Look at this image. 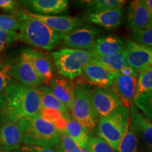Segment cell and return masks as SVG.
<instances>
[{
	"mask_svg": "<svg viewBox=\"0 0 152 152\" xmlns=\"http://www.w3.org/2000/svg\"><path fill=\"white\" fill-rule=\"evenodd\" d=\"M40 110V96L37 89L12 80L0 95V114L7 121L18 123L38 115Z\"/></svg>",
	"mask_w": 152,
	"mask_h": 152,
	"instance_id": "cell-1",
	"label": "cell"
},
{
	"mask_svg": "<svg viewBox=\"0 0 152 152\" xmlns=\"http://www.w3.org/2000/svg\"><path fill=\"white\" fill-rule=\"evenodd\" d=\"M22 134V143L55 149L60 143L62 133L54 123L38 114L18 122Z\"/></svg>",
	"mask_w": 152,
	"mask_h": 152,
	"instance_id": "cell-2",
	"label": "cell"
},
{
	"mask_svg": "<svg viewBox=\"0 0 152 152\" xmlns=\"http://www.w3.org/2000/svg\"><path fill=\"white\" fill-rule=\"evenodd\" d=\"M20 18V39L30 46L51 51L62 43L66 34L58 33L36 19L17 14Z\"/></svg>",
	"mask_w": 152,
	"mask_h": 152,
	"instance_id": "cell-3",
	"label": "cell"
},
{
	"mask_svg": "<svg viewBox=\"0 0 152 152\" xmlns=\"http://www.w3.org/2000/svg\"><path fill=\"white\" fill-rule=\"evenodd\" d=\"M130 123V109L124 105L98 121L97 134L115 151Z\"/></svg>",
	"mask_w": 152,
	"mask_h": 152,
	"instance_id": "cell-4",
	"label": "cell"
},
{
	"mask_svg": "<svg viewBox=\"0 0 152 152\" xmlns=\"http://www.w3.org/2000/svg\"><path fill=\"white\" fill-rule=\"evenodd\" d=\"M71 117L90 134L98 123V117L91 99V90L85 86H75V98L70 108Z\"/></svg>",
	"mask_w": 152,
	"mask_h": 152,
	"instance_id": "cell-5",
	"label": "cell"
},
{
	"mask_svg": "<svg viewBox=\"0 0 152 152\" xmlns=\"http://www.w3.org/2000/svg\"><path fill=\"white\" fill-rule=\"evenodd\" d=\"M101 31L95 26H80L66 34L62 44L68 49L90 51Z\"/></svg>",
	"mask_w": 152,
	"mask_h": 152,
	"instance_id": "cell-6",
	"label": "cell"
},
{
	"mask_svg": "<svg viewBox=\"0 0 152 152\" xmlns=\"http://www.w3.org/2000/svg\"><path fill=\"white\" fill-rule=\"evenodd\" d=\"M10 75L15 82L25 87L37 89L42 84L32 64L23 52L11 64Z\"/></svg>",
	"mask_w": 152,
	"mask_h": 152,
	"instance_id": "cell-7",
	"label": "cell"
},
{
	"mask_svg": "<svg viewBox=\"0 0 152 152\" xmlns=\"http://www.w3.org/2000/svg\"><path fill=\"white\" fill-rule=\"evenodd\" d=\"M51 57L58 74L62 77L73 80L83 75V66L70 49L53 52L51 53Z\"/></svg>",
	"mask_w": 152,
	"mask_h": 152,
	"instance_id": "cell-8",
	"label": "cell"
},
{
	"mask_svg": "<svg viewBox=\"0 0 152 152\" xmlns=\"http://www.w3.org/2000/svg\"><path fill=\"white\" fill-rule=\"evenodd\" d=\"M127 64L140 73L152 66V48L128 39L123 51Z\"/></svg>",
	"mask_w": 152,
	"mask_h": 152,
	"instance_id": "cell-9",
	"label": "cell"
},
{
	"mask_svg": "<svg viewBox=\"0 0 152 152\" xmlns=\"http://www.w3.org/2000/svg\"><path fill=\"white\" fill-rule=\"evenodd\" d=\"M91 99L99 118L106 116L123 105L121 100L111 87H95L91 90Z\"/></svg>",
	"mask_w": 152,
	"mask_h": 152,
	"instance_id": "cell-10",
	"label": "cell"
},
{
	"mask_svg": "<svg viewBox=\"0 0 152 152\" xmlns=\"http://www.w3.org/2000/svg\"><path fill=\"white\" fill-rule=\"evenodd\" d=\"M20 13L23 16L36 19L42 22L48 27L58 33L67 34L77 28L84 26L83 18L71 16H47V15L35 14L29 11H21Z\"/></svg>",
	"mask_w": 152,
	"mask_h": 152,
	"instance_id": "cell-11",
	"label": "cell"
},
{
	"mask_svg": "<svg viewBox=\"0 0 152 152\" xmlns=\"http://www.w3.org/2000/svg\"><path fill=\"white\" fill-rule=\"evenodd\" d=\"M22 52L29 59L42 82L49 85L54 77L55 72V66L50 57L45 53L30 48Z\"/></svg>",
	"mask_w": 152,
	"mask_h": 152,
	"instance_id": "cell-12",
	"label": "cell"
},
{
	"mask_svg": "<svg viewBox=\"0 0 152 152\" xmlns=\"http://www.w3.org/2000/svg\"><path fill=\"white\" fill-rule=\"evenodd\" d=\"M126 25L131 31L144 29L151 26L152 14L144 0H134L129 4Z\"/></svg>",
	"mask_w": 152,
	"mask_h": 152,
	"instance_id": "cell-13",
	"label": "cell"
},
{
	"mask_svg": "<svg viewBox=\"0 0 152 152\" xmlns=\"http://www.w3.org/2000/svg\"><path fill=\"white\" fill-rule=\"evenodd\" d=\"M117 73L95 62L83 68V75L87 83L101 88H109L113 86Z\"/></svg>",
	"mask_w": 152,
	"mask_h": 152,
	"instance_id": "cell-14",
	"label": "cell"
},
{
	"mask_svg": "<svg viewBox=\"0 0 152 152\" xmlns=\"http://www.w3.org/2000/svg\"><path fill=\"white\" fill-rule=\"evenodd\" d=\"M124 12V7H121L99 13H87L82 18L84 22L97 25L108 30H113L122 23Z\"/></svg>",
	"mask_w": 152,
	"mask_h": 152,
	"instance_id": "cell-15",
	"label": "cell"
},
{
	"mask_svg": "<svg viewBox=\"0 0 152 152\" xmlns=\"http://www.w3.org/2000/svg\"><path fill=\"white\" fill-rule=\"evenodd\" d=\"M137 76L125 75L118 73L111 88L115 91L124 105L130 109L137 92Z\"/></svg>",
	"mask_w": 152,
	"mask_h": 152,
	"instance_id": "cell-16",
	"label": "cell"
},
{
	"mask_svg": "<svg viewBox=\"0 0 152 152\" xmlns=\"http://www.w3.org/2000/svg\"><path fill=\"white\" fill-rule=\"evenodd\" d=\"M20 2L33 14L47 16H54L68 9L66 0H25Z\"/></svg>",
	"mask_w": 152,
	"mask_h": 152,
	"instance_id": "cell-17",
	"label": "cell"
},
{
	"mask_svg": "<svg viewBox=\"0 0 152 152\" xmlns=\"http://www.w3.org/2000/svg\"><path fill=\"white\" fill-rule=\"evenodd\" d=\"M130 125L136 134L141 137L150 152H152V122L132 104L130 107Z\"/></svg>",
	"mask_w": 152,
	"mask_h": 152,
	"instance_id": "cell-18",
	"label": "cell"
},
{
	"mask_svg": "<svg viewBox=\"0 0 152 152\" xmlns=\"http://www.w3.org/2000/svg\"><path fill=\"white\" fill-rule=\"evenodd\" d=\"M52 94L61 102L69 111L75 98V85L71 80L62 76H56L49 83Z\"/></svg>",
	"mask_w": 152,
	"mask_h": 152,
	"instance_id": "cell-19",
	"label": "cell"
},
{
	"mask_svg": "<svg viewBox=\"0 0 152 152\" xmlns=\"http://www.w3.org/2000/svg\"><path fill=\"white\" fill-rule=\"evenodd\" d=\"M22 134L18 123L6 121L0 128V149L14 151L21 146Z\"/></svg>",
	"mask_w": 152,
	"mask_h": 152,
	"instance_id": "cell-20",
	"label": "cell"
},
{
	"mask_svg": "<svg viewBox=\"0 0 152 152\" xmlns=\"http://www.w3.org/2000/svg\"><path fill=\"white\" fill-rule=\"evenodd\" d=\"M124 48L122 39L116 36L109 35L97 38L90 52L96 56H108L123 52Z\"/></svg>",
	"mask_w": 152,
	"mask_h": 152,
	"instance_id": "cell-21",
	"label": "cell"
},
{
	"mask_svg": "<svg viewBox=\"0 0 152 152\" xmlns=\"http://www.w3.org/2000/svg\"><path fill=\"white\" fill-rule=\"evenodd\" d=\"M40 96L41 109L52 110L60 112L62 113L66 118L71 117V115L68 112V109L66 106L60 102L50 90L49 87L42 86L37 88Z\"/></svg>",
	"mask_w": 152,
	"mask_h": 152,
	"instance_id": "cell-22",
	"label": "cell"
},
{
	"mask_svg": "<svg viewBox=\"0 0 152 152\" xmlns=\"http://www.w3.org/2000/svg\"><path fill=\"white\" fill-rule=\"evenodd\" d=\"M64 132L73 140L80 149H86L90 136L83 127L71 116L66 119Z\"/></svg>",
	"mask_w": 152,
	"mask_h": 152,
	"instance_id": "cell-23",
	"label": "cell"
},
{
	"mask_svg": "<svg viewBox=\"0 0 152 152\" xmlns=\"http://www.w3.org/2000/svg\"><path fill=\"white\" fill-rule=\"evenodd\" d=\"M80 3L85 6L87 14H90L124 7L126 1L124 0H90L80 1Z\"/></svg>",
	"mask_w": 152,
	"mask_h": 152,
	"instance_id": "cell-24",
	"label": "cell"
},
{
	"mask_svg": "<svg viewBox=\"0 0 152 152\" xmlns=\"http://www.w3.org/2000/svg\"><path fill=\"white\" fill-rule=\"evenodd\" d=\"M94 62L101 64L110 71L115 72V73H120L123 68L128 66L123 52L113 55V56H95Z\"/></svg>",
	"mask_w": 152,
	"mask_h": 152,
	"instance_id": "cell-25",
	"label": "cell"
},
{
	"mask_svg": "<svg viewBox=\"0 0 152 152\" xmlns=\"http://www.w3.org/2000/svg\"><path fill=\"white\" fill-rule=\"evenodd\" d=\"M138 139L137 134L129 123L124 135L120 142L117 152H137Z\"/></svg>",
	"mask_w": 152,
	"mask_h": 152,
	"instance_id": "cell-26",
	"label": "cell"
},
{
	"mask_svg": "<svg viewBox=\"0 0 152 152\" xmlns=\"http://www.w3.org/2000/svg\"><path fill=\"white\" fill-rule=\"evenodd\" d=\"M133 104L144 116L152 122V90L136 95Z\"/></svg>",
	"mask_w": 152,
	"mask_h": 152,
	"instance_id": "cell-27",
	"label": "cell"
},
{
	"mask_svg": "<svg viewBox=\"0 0 152 152\" xmlns=\"http://www.w3.org/2000/svg\"><path fill=\"white\" fill-rule=\"evenodd\" d=\"M152 90V66L145 68L139 73L137 83L136 95ZM135 95V96H136Z\"/></svg>",
	"mask_w": 152,
	"mask_h": 152,
	"instance_id": "cell-28",
	"label": "cell"
},
{
	"mask_svg": "<svg viewBox=\"0 0 152 152\" xmlns=\"http://www.w3.org/2000/svg\"><path fill=\"white\" fill-rule=\"evenodd\" d=\"M130 39L134 42L152 48V25L144 29L131 31Z\"/></svg>",
	"mask_w": 152,
	"mask_h": 152,
	"instance_id": "cell-29",
	"label": "cell"
},
{
	"mask_svg": "<svg viewBox=\"0 0 152 152\" xmlns=\"http://www.w3.org/2000/svg\"><path fill=\"white\" fill-rule=\"evenodd\" d=\"M20 18L18 15L0 14V30L4 31H19Z\"/></svg>",
	"mask_w": 152,
	"mask_h": 152,
	"instance_id": "cell-30",
	"label": "cell"
},
{
	"mask_svg": "<svg viewBox=\"0 0 152 152\" xmlns=\"http://www.w3.org/2000/svg\"><path fill=\"white\" fill-rule=\"evenodd\" d=\"M86 149L89 152H115L105 140L99 137H90Z\"/></svg>",
	"mask_w": 152,
	"mask_h": 152,
	"instance_id": "cell-31",
	"label": "cell"
},
{
	"mask_svg": "<svg viewBox=\"0 0 152 152\" xmlns=\"http://www.w3.org/2000/svg\"><path fill=\"white\" fill-rule=\"evenodd\" d=\"M57 152H80V148L65 132H63L58 147L55 148Z\"/></svg>",
	"mask_w": 152,
	"mask_h": 152,
	"instance_id": "cell-32",
	"label": "cell"
},
{
	"mask_svg": "<svg viewBox=\"0 0 152 152\" xmlns=\"http://www.w3.org/2000/svg\"><path fill=\"white\" fill-rule=\"evenodd\" d=\"M18 39H20V36L17 32L0 30V54Z\"/></svg>",
	"mask_w": 152,
	"mask_h": 152,
	"instance_id": "cell-33",
	"label": "cell"
},
{
	"mask_svg": "<svg viewBox=\"0 0 152 152\" xmlns=\"http://www.w3.org/2000/svg\"><path fill=\"white\" fill-rule=\"evenodd\" d=\"M11 64L0 65V95L2 94L9 83L12 81L10 75Z\"/></svg>",
	"mask_w": 152,
	"mask_h": 152,
	"instance_id": "cell-34",
	"label": "cell"
},
{
	"mask_svg": "<svg viewBox=\"0 0 152 152\" xmlns=\"http://www.w3.org/2000/svg\"><path fill=\"white\" fill-rule=\"evenodd\" d=\"M70 50L72 54L77 58L83 67L94 62L95 55L93 54L90 51L77 50V49H70Z\"/></svg>",
	"mask_w": 152,
	"mask_h": 152,
	"instance_id": "cell-35",
	"label": "cell"
},
{
	"mask_svg": "<svg viewBox=\"0 0 152 152\" xmlns=\"http://www.w3.org/2000/svg\"><path fill=\"white\" fill-rule=\"evenodd\" d=\"M14 152H57L55 149H49V148L37 147V146H32L24 144L20 146L18 149L14 150Z\"/></svg>",
	"mask_w": 152,
	"mask_h": 152,
	"instance_id": "cell-36",
	"label": "cell"
},
{
	"mask_svg": "<svg viewBox=\"0 0 152 152\" xmlns=\"http://www.w3.org/2000/svg\"><path fill=\"white\" fill-rule=\"evenodd\" d=\"M16 1L13 0H0V9L4 11H11L15 9Z\"/></svg>",
	"mask_w": 152,
	"mask_h": 152,
	"instance_id": "cell-37",
	"label": "cell"
},
{
	"mask_svg": "<svg viewBox=\"0 0 152 152\" xmlns=\"http://www.w3.org/2000/svg\"><path fill=\"white\" fill-rule=\"evenodd\" d=\"M120 73L123 74V75H138V73L134 71L133 68L130 67L129 66H127L126 67H125L120 72Z\"/></svg>",
	"mask_w": 152,
	"mask_h": 152,
	"instance_id": "cell-38",
	"label": "cell"
},
{
	"mask_svg": "<svg viewBox=\"0 0 152 152\" xmlns=\"http://www.w3.org/2000/svg\"><path fill=\"white\" fill-rule=\"evenodd\" d=\"M144 2L152 14V0H144Z\"/></svg>",
	"mask_w": 152,
	"mask_h": 152,
	"instance_id": "cell-39",
	"label": "cell"
},
{
	"mask_svg": "<svg viewBox=\"0 0 152 152\" xmlns=\"http://www.w3.org/2000/svg\"><path fill=\"white\" fill-rule=\"evenodd\" d=\"M80 152H89L87 149H80Z\"/></svg>",
	"mask_w": 152,
	"mask_h": 152,
	"instance_id": "cell-40",
	"label": "cell"
},
{
	"mask_svg": "<svg viewBox=\"0 0 152 152\" xmlns=\"http://www.w3.org/2000/svg\"><path fill=\"white\" fill-rule=\"evenodd\" d=\"M0 152H10L9 151H7V150H4V149H0Z\"/></svg>",
	"mask_w": 152,
	"mask_h": 152,
	"instance_id": "cell-41",
	"label": "cell"
}]
</instances>
